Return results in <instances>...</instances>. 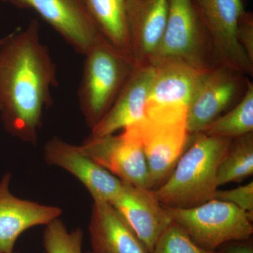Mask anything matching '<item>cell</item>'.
<instances>
[{
  "mask_svg": "<svg viewBox=\"0 0 253 253\" xmlns=\"http://www.w3.org/2000/svg\"><path fill=\"white\" fill-rule=\"evenodd\" d=\"M56 85V66L36 25L6 36L0 46V116L11 136L36 144Z\"/></svg>",
  "mask_w": 253,
  "mask_h": 253,
  "instance_id": "cell-1",
  "label": "cell"
},
{
  "mask_svg": "<svg viewBox=\"0 0 253 253\" xmlns=\"http://www.w3.org/2000/svg\"><path fill=\"white\" fill-rule=\"evenodd\" d=\"M192 139L169 177L152 190L165 207L199 206L213 199L219 187L218 169L232 139L204 133L192 135Z\"/></svg>",
  "mask_w": 253,
  "mask_h": 253,
  "instance_id": "cell-2",
  "label": "cell"
},
{
  "mask_svg": "<svg viewBox=\"0 0 253 253\" xmlns=\"http://www.w3.org/2000/svg\"><path fill=\"white\" fill-rule=\"evenodd\" d=\"M84 56L78 100L86 126L91 129L114 104L136 63L104 38Z\"/></svg>",
  "mask_w": 253,
  "mask_h": 253,
  "instance_id": "cell-3",
  "label": "cell"
},
{
  "mask_svg": "<svg viewBox=\"0 0 253 253\" xmlns=\"http://www.w3.org/2000/svg\"><path fill=\"white\" fill-rule=\"evenodd\" d=\"M186 113L184 108L146 110L142 119L126 127L140 141L151 190L169 177L189 146L192 135L186 127Z\"/></svg>",
  "mask_w": 253,
  "mask_h": 253,
  "instance_id": "cell-4",
  "label": "cell"
},
{
  "mask_svg": "<svg viewBox=\"0 0 253 253\" xmlns=\"http://www.w3.org/2000/svg\"><path fill=\"white\" fill-rule=\"evenodd\" d=\"M166 63L203 72L220 65L193 0H169L167 24L151 65Z\"/></svg>",
  "mask_w": 253,
  "mask_h": 253,
  "instance_id": "cell-5",
  "label": "cell"
},
{
  "mask_svg": "<svg viewBox=\"0 0 253 253\" xmlns=\"http://www.w3.org/2000/svg\"><path fill=\"white\" fill-rule=\"evenodd\" d=\"M166 208L172 221L204 249L216 251L226 243L252 238L253 219L225 201L213 199L192 208Z\"/></svg>",
  "mask_w": 253,
  "mask_h": 253,
  "instance_id": "cell-6",
  "label": "cell"
},
{
  "mask_svg": "<svg viewBox=\"0 0 253 253\" xmlns=\"http://www.w3.org/2000/svg\"><path fill=\"white\" fill-rule=\"evenodd\" d=\"M249 78L234 68L219 65L205 73L188 106L186 127L191 135L204 132L216 119L242 99Z\"/></svg>",
  "mask_w": 253,
  "mask_h": 253,
  "instance_id": "cell-7",
  "label": "cell"
},
{
  "mask_svg": "<svg viewBox=\"0 0 253 253\" xmlns=\"http://www.w3.org/2000/svg\"><path fill=\"white\" fill-rule=\"evenodd\" d=\"M220 65L253 77L250 62L237 40L240 23L247 11L244 0H193Z\"/></svg>",
  "mask_w": 253,
  "mask_h": 253,
  "instance_id": "cell-8",
  "label": "cell"
},
{
  "mask_svg": "<svg viewBox=\"0 0 253 253\" xmlns=\"http://www.w3.org/2000/svg\"><path fill=\"white\" fill-rule=\"evenodd\" d=\"M79 146L84 154L123 182L151 190L144 150L129 129H123L119 135H90Z\"/></svg>",
  "mask_w": 253,
  "mask_h": 253,
  "instance_id": "cell-9",
  "label": "cell"
},
{
  "mask_svg": "<svg viewBox=\"0 0 253 253\" xmlns=\"http://www.w3.org/2000/svg\"><path fill=\"white\" fill-rule=\"evenodd\" d=\"M46 163L71 173L89 191L94 201L111 203L121 192L123 182L94 160L79 146L54 137L44 148Z\"/></svg>",
  "mask_w": 253,
  "mask_h": 253,
  "instance_id": "cell-10",
  "label": "cell"
},
{
  "mask_svg": "<svg viewBox=\"0 0 253 253\" xmlns=\"http://www.w3.org/2000/svg\"><path fill=\"white\" fill-rule=\"evenodd\" d=\"M36 11L79 54L104 38L88 9L78 0H14Z\"/></svg>",
  "mask_w": 253,
  "mask_h": 253,
  "instance_id": "cell-11",
  "label": "cell"
},
{
  "mask_svg": "<svg viewBox=\"0 0 253 253\" xmlns=\"http://www.w3.org/2000/svg\"><path fill=\"white\" fill-rule=\"evenodd\" d=\"M110 204L123 216L149 253H153L160 236L173 221L152 190L123 182L121 192Z\"/></svg>",
  "mask_w": 253,
  "mask_h": 253,
  "instance_id": "cell-12",
  "label": "cell"
},
{
  "mask_svg": "<svg viewBox=\"0 0 253 253\" xmlns=\"http://www.w3.org/2000/svg\"><path fill=\"white\" fill-rule=\"evenodd\" d=\"M11 174H5L0 181V253H13L16 241L28 229L46 225L59 218L62 211L19 199L9 189Z\"/></svg>",
  "mask_w": 253,
  "mask_h": 253,
  "instance_id": "cell-13",
  "label": "cell"
},
{
  "mask_svg": "<svg viewBox=\"0 0 253 253\" xmlns=\"http://www.w3.org/2000/svg\"><path fill=\"white\" fill-rule=\"evenodd\" d=\"M169 0H126L131 56L136 64L151 65L162 40Z\"/></svg>",
  "mask_w": 253,
  "mask_h": 253,
  "instance_id": "cell-14",
  "label": "cell"
},
{
  "mask_svg": "<svg viewBox=\"0 0 253 253\" xmlns=\"http://www.w3.org/2000/svg\"><path fill=\"white\" fill-rule=\"evenodd\" d=\"M154 76V66L136 64L114 104L91 129V136L110 135L142 119Z\"/></svg>",
  "mask_w": 253,
  "mask_h": 253,
  "instance_id": "cell-15",
  "label": "cell"
},
{
  "mask_svg": "<svg viewBox=\"0 0 253 253\" xmlns=\"http://www.w3.org/2000/svg\"><path fill=\"white\" fill-rule=\"evenodd\" d=\"M93 253H149L112 205L94 201L89 224Z\"/></svg>",
  "mask_w": 253,
  "mask_h": 253,
  "instance_id": "cell-16",
  "label": "cell"
},
{
  "mask_svg": "<svg viewBox=\"0 0 253 253\" xmlns=\"http://www.w3.org/2000/svg\"><path fill=\"white\" fill-rule=\"evenodd\" d=\"M151 66L154 68V76L145 109H188L206 72L177 63Z\"/></svg>",
  "mask_w": 253,
  "mask_h": 253,
  "instance_id": "cell-17",
  "label": "cell"
},
{
  "mask_svg": "<svg viewBox=\"0 0 253 253\" xmlns=\"http://www.w3.org/2000/svg\"><path fill=\"white\" fill-rule=\"evenodd\" d=\"M85 1L101 36L116 49L131 56L126 0Z\"/></svg>",
  "mask_w": 253,
  "mask_h": 253,
  "instance_id": "cell-18",
  "label": "cell"
},
{
  "mask_svg": "<svg viewBox=\"0 0 253 253\" xmlns=\"http://www.w3.org/2000/svg\"><path fill=\"white\" fill-rule=\"evenodd\" d=\"M253 132V84L249 81L243 96L226 113L205 129L204 134L234 139Z\"/></svg>",
  "mask_w": 253,
  "mask_h": 253,
  "instance_id": "cell-19",
  "label": "cell"
},
{
  "mask_svg": "<svg viewBox=\"0 0 253 253\" xmlns=\"http://www.w3.org/2000/svg\"><path fill=\"white\" fill-rule=\"evenodd\" d=\"M253 174V132L232 139L218 169L219 186L244 180Z\"/></svg>",
  "mask_w": 253,
  "mask_h": 253,
  "instance_id": "cell-20",
  "label": "cell"
},
{
  "mask_svg": "<svg viewBox=\"0 0 253 253\" xmlns=\"http://www.w3.org/2000/svg\"><path fill=\"white\" fill-rule=\"evenodd\" d=\"M83 230L68 231L59 218L46 224L43 235L46 253H83Z\"/></svg>",
  "mask_w": 253,
  "mask_h": 253,
  "instance_id": "cell-21",
  "label": "cell"
},
{
  "mask_svg": "<svg viewBox=\"0 0 253 253\" xmlns=\"http://www.w3.org/2000/svg\"><path fill=\"white\" fill-rule=\"evenodd\" d=\"M152 253H221L201 247L174 221L160 236Z\"/></svg>",
  "mask_w": 253,
  "mask_h": 253,
  "instance_id": "cell-22",
  "label": "cell"
},
{
  "mask_svg": "<svg viewBox=\"0 0 253 253\" xmlns=\"http://www.w3.org/2000/svg\"><path fill=\"white\" fill-rule=\"evenodd\" d=\"M213 199L237 206L253 219V181L234 189L217 190Z\"/></svg>",
  "mask_w": 253,
  "mask_h": 253,
  "instance_id": "cell-23",
  "label": "cell"
},
{
  "mask_svg": "<svg viewBox=\"0 0 253 253\" xmlns=\"http://www.w3.org/2000/svg\"><path fill=\"white\" fill-rule=\"evenodd\" d=\"M237 40L250 62L253 64V16L247 11L240 23Z\"/></svg>",
  "mask_w": 253,
  "mask_h": 253,
  "instance_id": "cell-24",
  "label": "cell"
},
{
  "mask_svg": "<svg viewBox=\"0 0 253 253\" xmlns=\"http://www.w3.org/2000/svg\"><path fill=\"white\" fill-rule=\"evenodd\" d=\"M218 250L221 253H253V241L249 239L231 241L222 245Z\"/></svg>",
  "mask_w": 253,
  "mask_h": 253,
  "instance_id": "cell-25",
  "label": "cell"
},
{
  "mask_svg": "<svg viewBox=\"0 0 253 253\" xmlns=\"http://www.w3.org/2000/svg\"><path fill=\"white\" fill-rule=\"evenodd\" d=\"M5 40H6V37H4V38H0V46H1V44L4 43Z\"/></svg>",
  "mask_w": 253,
  "mask_h": 253,
  "instance_id": "cell-26",
  "label": "cell"
},
{
  "mask_svg": "<svg viewBox=\"0 0 253 253\" xmlns=\"http://www.w3.org/2000/svg\"><path fill=\"white\" fill-rule=\"evenodd\" d=\"M93 253L92 252H89V253Z\"/></svg>",
  "mask_w": 253,
  "mask_h": 253,
  "instance_id": "cell-27",
  "label": "cell"
},
{
  "mask_svg": "<svg viewBox=\"0 0 253 253\" xmlns=\"http://www.w3.org/2000/svg\"><path fill=\"white\" fill-rule=\"evenodd\" d=\"M15 253V252H14V253Z\"/></svg>",
  "mask_w": 253,
  "mask_h": 253,
  "instance_id": "cell-28",
  "label": "cell"
}]
</instances>
